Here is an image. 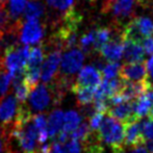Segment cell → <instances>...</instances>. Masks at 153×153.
<instances>
[{"label":"cell","instance_id":"1","mask_svg":"<svg viewBox=\"0 0 153 153\" xmlns=\"http://www.w3.org/2000/svg\"><path fill=\"white\" fill-rule=\"evenodd\" d=\"M96 135L101 143L109 146L111 149H120L124 146V124L105 113L101 120Z\"/></svg>","mask_w":153,"mask_h":153},{"label":"cell","instance_id":"2","mask_svg":"<svg viewBox=\"0 0 153 153\" xmlns=\"http://www.w3.org/2000/svg\"><path fill=\"white\" fill-rule=\"evenodd\" d=\"M44 53L45 50L43 45L29 49V54L24 67V78L31 90L38 85L41 77V68L45 56Z\"/></svg>","mask_w":153,"mask_h":153},{"label":"cell","instance_id":"3","mask_svg":"<svg viewBox=\"0 0 153 153\" xmlns=\"http://www.w3.org/2000/svg\"><path fill=\"white\" fill-rule=\"evenodd\" d=\"M153 34V21L148 17H137L127 23L121 39H130L141 43L146 36Z\"/></svg>","mask_w":153,"mask_h":153},{"label":"cell","instance_id":"4","mask_svg":"<svg viewBox=\"0 0 153 153\" xmlns=\"http://www.w3.org/2000/svg\"><path fill=\"white\" fill-rule=\"evenodd\" d=\"M29 47L23 46L20 47L19 45L10 48L3 53V67L12 74V76L17 72L24 70L25 64H26L27 57L29 54Z\"/></svg>","mask_w":153,"mask_h":153},{"label":"cell","instance_id":"5","mask_svg":"<svg viewBox=\"0 0 153 153\" xmlns=\"http://www.w3.org/2000/svg\"><path fill=\"white\" fill-rule=\"evenodd\" d=\"M29 104L30 107L36 111H43L47 109L51 104V101L59 99V95H55L50 88L45 85H36L31 92L29 93Z\"/></svg>","mask_w":153,"mask_h":153},{"label":"cell","instance_id":"6","mask_svg":"<svg viewBox=\"0 0 153 153\" xmlns=\"http://www.w3.org/2000/svg\"><path fill=\"white\" fill-rule=\"evenodd\" d=\"M85 62V54L81 49L70 48L61 59V72L65 79L76 74L82 68Z\"/></svg>","mask_w":153,"mask_h":153},{"label":"cell","instance_id":"7","mask_svg":"<svg viewBox=\"0 0 153 153\" xmlns=\"http://www.w3.org/2000/svg\"><path fill=\"white\" fill-rule=\"evenodd\" d=\"M45 33L44 26L38 19H31L21 23L20 40L24 45H33L41 42Z\"/></svg>","mask_w":153,"mask_h":153},{"label":"cell","instance_id":"8","mask_svg":"<svg viewBox=\"0 0 153 153\" xmlns=\"http://www.w3.org/2000/svg\"><path fill=\"white\" fill-rule=\"evenodd\" d=\"M135 2L137 0H105L103 10L117 20H123L133 13Z\"/></svg>","mask_w":153,"mask_h":153},{"label":"cell","instance_id":"9","mask_svg":"<svg viewBox=\"0 0 153 153\" xmlns=\"http://www.w3.org/2000/svg\"><path fill=\"white\" fill-rule=\"evenodd\" d=\"M119 76L125 81H145L147 77L146 64H144L143 62H125L120 68Z\"/></svg>","mask_w":153,"mask_h":153},{"label":"cell","instance_id":"10","mask_svg":"<svg viewBox=\"0 0 153 153\" xmlns=\"http://www.w3.org/2000/svg\"><path fill=\"white\" fill-rule=\"evenodd\" d=\"M133 101L123 100L115 104H111L107 108L106 114L119 120L123 124L137 120V118L135 117L134 111H133Z\"/></svg>","mask_w":153,"mask_h":153},{"label":"cell","instance_id":"11","mask_svg":"<svg viewBox=\"0 0 153 153\" xmlns=\"http://www.w3.org/2000/svg\"><path fill=\"white\" fill-rule=\"evenodd\" d=\"M61 59L62 50L57 48H54V50H52L47 55L41 68V79L44 83H48L52 80L61 64Z\"/></svg>","mask_w":153,"mask_h":153},{"label":"cell","instance_id":"12","mask_svg":"<svg viewBox=\"0 0 153 153\" xmlns=\"http://www.w3.org/2000/svg\"><path fill=\"white\" fill-rule=\"evenodd\" d=\"M75 85L80 87L97 89L102 81V75L98 68L95 66H85L81 68Z\"/></svg>","mask_w":153,"mask_h":153},{"label":"cell","instance_id":"13","mask_svg":"<svg viewBox=\"0 0 153 153\" xmlns=\"http://www.w3.org/2000/svg\"><path fill=\"white\" fill-rule=\"evenodd\" d=\"M144 144L145 140L142 134L141 119L133 120L124 124V146L134 147Z\"/></svg>","mask_w":153,"mask_h":153},{"label":"cell","instance_id":"14","mask_svg":"<svg viewBox=\"0 0 153 153\" xmlns=\"http://www.w3.org/2000/svg\"><path fill=\"white\" fill-rule=\"evenodd\" d=\"M18 101L14 95H8L0 100V124L7 125L15 120L18 111Z\"/></svg>","mask_w":153,"mask_h":153},{"label":"cell","instance_id":"15","mask_svg":"<svg viewBox=\"0 0 153 153\" xmlns=\"http://www.w3.org/2000/svg\"><path fill=\"white\" fill-rule=\"evenodd\" d=\"M123 43V57L126 62H143L145 52L141 43L130 39H122Z\"/></svg>","mask_w":153,"mask_h":153},{"label":"cell","instance_id":"16","mask_svg":"<svg viewBox=\"0 0 153 153\" xmlns=\"http://www.w3.org/2000/svg\"><path fill=\"white\" fill-rule=\"evenodd\" d=\"M98 52L107 62H119L123 57V43L122 39L109 40L103 46L100 47Z\"/></svg>","mask_w":153,"mask_h":153},{"label":"cell","instance_id":"17","mask_svg":"<svg viewBox=\"0 0 153 153\" xmlns=\"http://www.w3.org/2000/svg\"><path fill=\"white\" fill-rule=\"evenodd\" d=\"M62 123H64V111L61 109H55L50 114L47 120V130L48 137L54 139L57 133L62 130Z\"/></svg>","mask_w":153,"mask_h":153},{"label":"cell","instance_id":"18","mask_svg":"<svg viewBox=\"0 0 153 153\" xmlns=\"http://www.w3.org/2000/svg\"><path fill=\"white\" fill-rule=\"evenodd\" d=\"M82 122V116L75 111H67L64 113V123H62V132L70 135L73 130L78 127V125Z\"/></svg>","mask_w":153,"mask_h":153},{"label":"cell","instance_id":"19","mask_svg":"<svg viewBox=\"0 0 153 153\" xmlns=\"http://www.w3.org/2000/svg\"><path fill=\"white\" fill-rule=\"evenodd\" d=\"M150 107H151V102H150L147 92L145 94H142L133 101V111H134V115L137 119H142V118L148 116Z\"/></svg>","mask_w":153,"mask_h":153},{"label":"cell","instance_id":"20","mask_svg":"<svg viewBox=\"0 0 153 153\" xmlns=\"http://www.w3.org/2000/svg\"><path fill=\"white\" fill-rule=\"evenodd\" d=\"M71 89H72V92L76 96L77 102L80 105L91 104L93 100H94V95L96 89L80 87V85H73L71 87Z\"/></svg>","mask_w":153,"mask_h":153},{"label":"cell","instance_id":"21","mask_svg":"<svg viewBox=\"0 0 153 153\" xmlns=\"http://www.w3.org/2000/svg\"><path fill=\"white\" fill-rule=\"evenodd\" d=\"M24 18L26 20H31V19H40L44 15L45 7L42 2L38 0H32L26 3L24 7Z\"/></svg>","mask_w":153,"mask_h":153},{"label":"cell","instance_id":"22","mask_svg":"<svg viewBox=\"0 0 153 153\" xmlns=\"http://www.w3.org/2000/svg\"><path fill=\"white\" fill-rule=\"evenodd\" d=\"M92 132L93 131L91 130V128H90L89 123L81 122L80 124L78 125V127L70 133L69 137H70L71 139L77 140V141L80 142V143L85 144V142L89 140V137H91Z\"/></svg>","mask_w":153,"mask_h":153},{"label":"cell","instance_id":"23","mask_svg":"<svg viewBox=\"0 0 153 153\" xmlns=\"http://www.w3.org/2000/svg\"><path fill=\"white\" fill-rule=\"evenodd\" d=\"M34 125L36 127L39 134V142L45 143L48 139V130H47V120L44 115H34L32 116Z\"/></svg>","mask_w":153,"mask_h":153},{"label":"cell","instance_id":"24","mask_svg":"<svg viewBox=\"0 0 153 153\" xmlns=\"http://www.w3.org/2000/svg\"><path fill=\"white\" fill-rule=\"evenodd\" d=\"M111 38V30L106 27H102V28H98L95 30V40L94 45H93V50L98 51L101 46L107 43Z\"/></svg>","mask_w":153,"mask_h":153},{"label":"cell","instance_id":"25","mask_svg":"<svg viewBox=\"0 0 153 153\" xmlns=\"http://www.w3.org/2000/svg\"><path fill=\"white\" fill-rule=\"evenodd\" d=\"M121 65L118 62H108L104 66H101L100 72L102 75V79H111L119 76V71Z\"/></svg>","mask_w":153,"mask_h":153},{"label":"cell","instance_id":"26","mask_svg":"<svg viewBox=\"0 0 153 153\" xmlns=\"http://www.w3.org/2000/svg\"><path fill=\"white\" fill-rule=\"evenodd\" d=\"M46 2L51 8L64 13V15L72 10L74 4V0H46Z\"/></svg>","mask_w":153,"mask_h":153},{"label":"cell","instance_id":"27","mask_svg":"<svg viewBox=\"0 0 153 153\" xmlns=\"http://www.w3.org/2000/svg\"><path fill=\"white\" fill-rule=\"evenodd\" d=\"M12 79H13L12 74L3 67L0 70V100L7 93L10 83H12Z\"/></svg>","mask_w":153,"mask_h":153},{"label":"cell","instance_id":"28","mask_svg":"<svg viewBox=\"0 0 153 153\" xmlns=\"http://www.w3.org/2000/svg\"><path fill=\"white\" fill-rule=\"evenodd\" d=\"M26 5V0H10V19H16L18 20L19 17L22 15L24 7Z\"/></svg>","mask_w":153,"mask_h":153},{"label":"cell","instance_id":"29","mask_svg":"<svg viewBox=\"0 0 153 153\" xmlns=\"http://www.w3.org/2000/svg\"><path fill=\"white\" fill-rule=\"evenodd\" d=\"M95 40V30H91L85 33L79 40V45L82 52H91L93 50V45Z\"/></svg>","mask_w":153,"mask_h":153},{"label":"cell","instance_id":"30","mask_svg":"<svg viewBox=\"0 0 153 153\" xmlns=\"http://www.w3.org/2000/svg\"><path fill=\"white\" fill-rule=\"evenodd\" d=\"M62 153H82V145L77 140L68 139L62 143Z\"/></svg>","mask_w":153,"mask_h":153},{"label":"cell","instance_id":"31","mask_svg":"<svg viewBox=\"0 0 153 153\" xmlns=\"http://www.w3.org/2000/svg\"><path fill=\"white\" fill-rule=\"evenodd\" d=\"M141 129L144 140H152L153 139V119L149 118L147 120L141 121Z\"/></svg>","mask_w":153,"mask_h":153},{"label":"cell","instance_id":"32","mask_svg":"<svg viewBox=\"0 0 153 153\" xmlns=\"http://www.w3.org/2000/svg\"><path fill=\"white\" fill-rule=\"evenodd\" d=\"M10 17L5 5L0 6V34L2 33L10 25Z\"/></svg>","mask_w":153,"mask_h":153},{"label":"cell","instance_id":"33","mask_svg":"<svg viewBox=\"0 0 153 153\" xmlns=\"http://www.w3.org/2000/svg\"><path fill=\"white\" fill-rule=\"evenodd\" d=\"M146 70H147L146 80L149 85L150 90H153V54H151L150 59H148L147 64H146Z\"/></svg>","mask_w":153,"mask_h":153},{"label":"cell","instance_id":"34","mask_svg":"<svg viewBox=\"0 0 153 153\" xmlns=\"http://www.w3.org/2000/svg\"><path fill=\"white\" fill-rule=\"evenodd\" d=\"M141 45L143 47V50L145 54L151 55L153 54V38L151 36H146L141 41Z\"/></svg>","mask_w":153,"mask_h":153},{"label":"cell","instance_id":"35","mask_svg":"<svg viewBox=\"0 0 153 153\" xmlns=\"http://www.w3.org/2000/svg\"><path fill=\"white\" fill-rule=\"evenodd\" d=\"M132 150H131V153H149L148 150L146 149V147H144L143 145H137L134 146V147H131Z\"/></svg>","mask_w":153,"mask_h":153},{"label":"cell","instance_id":"36","mask_svg":"<svg viewBox=\"0 0 153 153\" xmlns=\"http://www.w3.org/2000/svg\"><path fill=\"white\" fill-rule=\"evenodd\" d=\"M147 94H148V96H149L150 102H151V107H150L148 116H149V118H152L153 119V90H149V91L147 92Z\"/></svg>","mask_w":153,"mask_h":153},{"label":"cell","instance_id":"37","mask_svg":"<svg viewBox=\"0 0 153 153\" xmlns=\"http://www.w3.org/2000/svg\"><path fill=\"white\" fill-rule=\"evenodd\" d=\"M146 149L148 150L149 153H153V139L147 141V143H146Z\"/></svg>","mask_w":153,"mask_h":153},{"label":"cell","instance_id":"38","mask_svg":"<svg viewBox=\"0 0 153 153\" xmlns=\"http://www.w3.org/2000/svg\"><path fill=\"white\" fill-rule=\"evenodd\" d=\"M41 153H50V146L49 145H44L41 148Z\"/></svg>","mask_w":153,"mask_h":153},{"label":"cell","instance_id":"39","mask_svg":"<svg viewBox=\"0 0 153 153\" xmlns=\"http://www.w3.org/2000/svg\"><path fill=\"white\" fill-rule=\"evenodd\" d=\"M3 137H4V133H2L0 131V152L3 150Z\"/></svg>","mask_w":153,"mask_h":153},{"label":"cell","instance_id":"40","mask_svg":"<svg viewBox=\"0 0 153 153\" xmlns=\"http://www.w3.org/2000/svg\"><path fill=\"white\" fill-rule=\"evenodd\" d=\"M8 0H0V6H4Z\"/></svg>","mask_w":153,"mask_h":153},{"label":"cell","instance_id":"41","mask_svg":"<svg viewBox=\"0 0 153 153\" xmlns=\"http://www.w3.org/2000/svg\"><path fill=\"white\" fill-rule=\"evenodd\" d=\"M3 68V59H2V56H0V70Z\"/></svg>","mask_w":153,"mask_h":153},{"label":"cell","instance_id":"42","mask_svg":"<svg viewBox=\"0 0 153 153\" xmlns=\"http://www.w3.org/2000/svg\"><path fill=\"white\" fill-rule=\"evenodd\" d=\"M89 1H90V2H95L96 0H89Z\"/></svg>","mask_w":153,"mask_h":153}]
</instances>
